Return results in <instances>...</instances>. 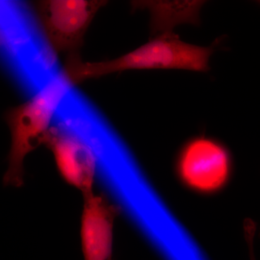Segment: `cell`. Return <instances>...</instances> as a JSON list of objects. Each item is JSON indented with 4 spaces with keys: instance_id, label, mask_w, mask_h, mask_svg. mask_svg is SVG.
I'll return each instance as SVG.
<instances>
[{
    "instance_id": "obj_9",
    "label": "cell",
    "mask_w": 260,
    "mask_h": 260,
    "mask_svg": "<svg viewBox=\"0 0 260 260\" xmlns=\"http://www.w3.org/2000/svg\"><path fill=\"white\" fill-rule=\"evenodd\" d=\"M259 236H260V233H259Z\"/></svg>"
},
{
    "instance_id": "obj_7",
    "label": "cell",
    "mask_w": 260,
    "mask_h": 260,
    "mask_svg": "<svg viewBox=\"0 0 260 260\" xmlns=\"http://www.w3.org/2000/svg\"><path fill=\"white\" fill-rule=\"evenodd\" d=\"M205 1H133V10H147L153 34L173 32L181 24L199 25Z\"/></svg>"
},
{
    "instance_id": "obj_2",
    "label": "cell",
    "mask_w": 260,
    "mask_h": 260,
    "mask_svg": "<svg viewBox=\"0 0 260 260\" xmlns=\"http://www.w3.org/2000/svg\"><path fill=\"white\" fill-rule=\"evenodd\" d=\"M69 85L63 76L51 80L29 100L12 108L5 114L11 135L8 169L3 177L5 186H23L25 159L44 145L52 118L64 99Z\"/></svg>"
},
{
    "instance_id": "obj_6",
    "label": "cell",
    "mask_w": 260,
    "mask_h": 260,
    "mask_svg": "<svg viewBox=\"0 0 260 260\" xmlns=\"http://www.w3.org/2000/svg\"><path fill=\"white\" fill-rule=\"evenodd\" d=\"M83 200L80 237L84 260H114V225L120 206L94 193Z\"/></svg>"
},
{
    "instance_id": "obj_4",
    "label": "cell",
    "mask_w": 260,
    "mask_h": 260,
    "mask_svg": "<svg viewBox=\"0 0 260 260\" xmlns=\"http://www.w3.org/2000/svg\"><path fill=\"white\" fill-rule=\"evenodd\" d=\"M232 155L220 142L206 136L188 140L178 153L175 170L186 187L203 194H213L229 183Z\"/></svg>"
},
{
    "instance_id": "obj_5",
    "label": "cell",
    "mask_w": 260,
    "mask_h": 260,
    "mask_svg": "<svg viewBox=\"0 0 260 260\" xmlns=\"http://www.w3.org/2000/svg\"><path fill=\"white\" fill-rule=\"evenodd\" d=\"M44 145L54 155L58 171L68 184L83 197L93 194L97 160L83 140L64 128L51 126Z\"/></svg>"
},
{
    "instance_id": "obj_3",
    "label": "cell",
    "mask_w": 260,
    "mask_h": 260,
    "mask_svg": "<svg viewBox=\"0 0 260 260\" xmlns=\"http://www.w3.org/2000/svg\"><path fill=\"white\" fill-rule=\"evenodd\" d=\"M107 3L104 0H39L32 5L49 47L69 57L78 55L89 26Z\"/></svg>"
},
{
    "instance_id": "obj_1",
    "label": "cell",
    "mask_w": 260,
    "mask_h": 260,
    "mask_svg": "<svg viewBox=\"0 0 260 260\" xmlns=\"http://www.w3.org/2000/svg\"><path fill=\"white\" fill-rule=\"evenodd\" d=\"M214 44L205 47L181 40L173 32L159 34L148 42L110 60L84 61L79 56L65 61L62 76L70 85L127 70H183L206 73Z\"/></svg>"
},
{
    "instance_id": "obj_8",
    "label": "cell",
    "mask_w": 260,
    "mask_h": 260,
    "mask_svg": "<svg viewBox=\"0 0 260 260\" xmlns=\"http://www.w3.org/2000/svg\"><path fill=\"white\" fill-rule=\"evenodd\" d=\"M254 238L252 237H248L247 239H246L248 248H249V256H250L251 260H255L254 252Z\"/></svg>"
}]
</instances>
